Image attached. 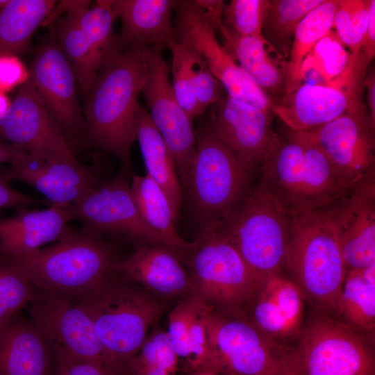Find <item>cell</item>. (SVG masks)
<instances>
[{
  "label": "cell",
  "instance_id": "cell-1",
  "mask_svg": "<svg viewBox=\"0 0 375 375\" xmlns=\"http://www.w3.org/2000/svg\"><path fill=\"white\" fill-rule=\"evenodd\" d=\"M286 128L275 131L255 179L290 212L330 208L350 190L307 131Z\"/></svg>",
  "mask_w": 375,
  "mask_h": 375
},
{
  "label": "cell",
  "instance_id": "cell-2",
  "mask_svg": "<svg viewBox=\"0 0 375 375\" xmlns=\"http://www.w3.org/2000/svg\"><path fill=\"white\" fill-rule=\"evenodd\" d=\"M146 47L122 49L97 74L84 99L85 138L131 167Z\"/></svg>",
  "mask_w": 375,
  "mask_h": 375
},
{
  "label": "cell",
  "instance_id": "cell-3",
  "mask_svg": "<svg viewBox=\"0 0 375 375\" xmlns=\"http://www.w3.org/2000/svg\"><path fill=\"white\" fill-rule=\"evenodd\" d=\"M285 269L312 310L337 319L347 270L326 210L291 212Z\"/></svg>",
  "mask_w": 375,
  "mask_h": 375
},
{
  "label": "cell",
  "instance_id": "cell-4",
  "mask_svg": "<svg viewBox=\"0 0 375 375\" xmlns=\"http://www.w3.org/2000/svg\"><path fill=\"white\" fill-rule=\"evenodd\" d=\"M92 320L103 348L110 375H125L149 328L162 316V301L117 273L91 295L76 303Z\"/></svg>",
  "mask_w": 375,
  "mask_h": 375
},
{
  "label": "cell",
  "instance_id": "cell-5",
  "mask_svg": "<svg viewBox=\"0 0 375 375\" xmlns=\"http://www.w3.org/2000/svg\"><path fill=\"white\" fill-rule=\"evenodd\" d=\"M36 289L78 303L116 273L117 260L99 234L70 230L53 245L17 258Z\"/></svg>",
  "mask_w": 375,
  "mask_h": 375
},
{
  "label": "cell",
  "instance_id": "cell-6",
  "mask_svg": "<svg viewBox=\"0 0 375 375\" xmlns=\"http://www.w3.org/2000/svg\"><path fill=\"white\" fill-rule=\"evenodd\" d=\"M195 153L181 183L199 230L218 228L248 192L255 177L214 133L210 119L195 130Z\"/></svg>",
  "mask_w": 375,
  "mask_h": 375
},
{
  "label": "cell",
  "instance_id": "cell-7",
  "mask_svg": "<svg viewBox=\"0 0 375 375\" xmlns=\"http://www.w3.org/2000/svg\"><path fill=\"white\" fill-rule=\"evenodd\" d=\"M218 228L263 280L283 273L291 212L255 178L244 198Z\"/></svg>",
  "mask_w": 375,
  "mask_h": 375
},
{
  "label": "cell",
  "instance_id": "cell-8",
  "mask_svg": "<svg viewBox=\"0 0 375 375\" xmlns=\"http://www.w3.org/2000/svg\"><path fill=\"white\" fill-rule=\"evenodd\" d=\"M374 336L311 310L290 345L284 375H375Z\"/></svg>",
  "mask_w": 375,
  "mask_h": 375
},
{
  "label": "cell",
  "instance_id": "cell-9",
  "mask_svg": "<svg viewBox=\"0 0 375 375\" xmlns=\"http://www.w3.org/2000/svg\"><path fill=\"white\" fill-rule=\"evenodd\" d=\"M188 255L193 294L212 310L246 313L266 280L256 275L218 228L199 230Z\"/></svg>",
  "mask_w": 375,
  "mask_h": 375
},
{
  "label": "cell",
  "instance_id": "cell-10",
  "mask_svg": "<svg viewBox=\"0 0 375 375\" xmlns=\"http://www.w3.org/2000/svg\"><path fill=\"white\" fill-rule=\"evenodd\" d=\"M206 333L208 359L197 375H284L290 345L272 340L246 313L212 308Z\"/></svg>",
  "mask_w": 375,
  "mask_h": 375
},
{
  "label": "cell",
  "instance_id": "cell-11",
  "mask_svg": "<svg viewBox=\"0 0 375 375\" xmlns=\"http://www.w3.org/2000/svg\"><path fill=\"white\" fill-rule=\"evenodd\" d=\"M367 68L353 56L338 78L326 85L302 83L273 106V113L290 129L306 131L344 114L366 110L362 94Z\"/></svg>",
  "mask_w": 375,
  "mask_h": 375
},
{
  "label": "cell",
  "instance_id": "cell-12",
  "mask_svg": "<svg viewBox=\"0 0 375 375\" xmlns=\"http://www.w3.org/2000/svg\"><path fill=\"white\" fill-rule=\"evenodd\" d=\"M175 39L191 47L222 83L227 95L264 110L273 103L242 70L216 36L215 28L197 0L175 1Z\"/></svg>",
  "mask_w": 375,
  "mask_h": 375
},
{
  "label": "cell",
  "instance_id": "cell-13",
  "mask_svg": "<svg viewBox=\"0 0 375 375\" xmlns=\"http://www.w3.org/2000/svg\"><path fill=\"white\" fill-rule=\"evenodd\" d=\"M29 304L31 322L50 347L55 360L85 361L104 366L103 348L94 324L79 306L64 297L36 288Z\"/></svg>",
  "mask_w": 375,
  "mask_h": 375
},
{
  "label": "cell",
  "instance_id": "cell-14",
  "mask_svg": "<svg viewBox=\"0 0 375 375\" xmlns=\"http://www.w3.org/2000/svg\"><path fill=\"white\" fill-rule=\"evenodd\" d=\"M162 52L156 47H146V71L141 94L151 121L173 158L181 184L195 153L196 134L193 121L176 98Z\"/></svg>",
  "mask_w": 375,
  "mask_h": 375
},
{
  "label": "cell",
  "instance_id": "cell-15",
  "mask_svg": "<svg viewBox=\"0 0 375 375\" xmlns=\"http://www.w3.org/2000/svg\"><path fill=\"white\" fill-rule=\"evenodd\" d=\"M375 126L367 110L344 114L306 131L349 190L375 177Z\"/></svg>",
  "mask_w": 375,
  "mask_h": 375
},
{
  "label": "cell",
  "instance_id": "cell-16",
  "mask_svg": "<svg viewBox=\"0 0 375 375\" xmlns=\"http://www.w3.org/2000/svg\"><path fill=\"white\" fill-rule=\"evenodd\" d=\"M67 208L72 219L99 235L124 236L143 245L163 244L142 218L125 174L99 185Z\"/></svg>",
  "mask_w": 375,
  "mask_h": 375
},
{
  "label": "cell",
  "instance_id": "cell-17",
  "mask_svg": "<svg viewBox=\"0 0 375 375\" xmlns=\"http://www.w3.org/2000/svg\"><path fill=\"white\" fill-rule=\"evenodd\" d=\"M49 36L36 53L28 78L73 150L72 145L85 138L84 115L76 92L77 82L51 28Z\"/></svg>",
  "mask_w": 375,
  "mask_h": 375
},
{
  "label": "cell",
  "instance_id": "cell-18",
  "mask_svg": "<svg viewBox=\"0 0 375 375\" xmlns=\"http://www.w3.org/2000/svg\"><path fill=\"white\" fill-rule=\"evenodd\" d=\"M212 106L209 119L214 133L255 177L275 133L273 112L228 95Z\"/></svg>",
  "mask_w": 375,
  "mask_h": 375
},
{
  "label": "cell",
  "instance_id": "cell-19",
  "mask_svg": "<svg viewBox=\"0 0 375 375\" xmlns=\"http://www.w3.org/2000/svg\"><path fill=\"white\" fill-rule=\"evenodd\" d=\"M0 141L28 151L75 157L62 128L43 104L29 78L19 85L8 110L0 117Z\"/></svg>",
  "mask_w": 375,
  "mask_h": 375
},
{
  "label": "cell",
  "instance_id": "cell-20",
  "mask_svg": "<svg viewBox=\"0 0 375 375\" xmlns=\"http://www.w3.org/2000/svg\"><path fill=\"white\" fill-rule=\"evenodd\" d=\"M1 174L36 189L50 203L72 204L99 185L90 170L75 157L24 151Z\"/></svg>",
  "mask_w": 375,
  "mask_h": 375
},
{
  "label": "cell",
  "instance_id": "cell-21",
  "mask_svg": "<svg viewBox=\"0 0 375 375\" xmlns=\"http://www.w3.org/2000/svg\"><path fill=\"white\" fill-rule=\"evenodd\" d=\"M326 210L347 270L375 264V177L353 188Z\"/></svg>",
  "mask_w": 375,
  "mask_h": 375
},
{
  "label": "cell",
  "instance_id": "cell-22",
  "mask_svg": "<svg viewBox=\"0 0 375 375\" xmlns=\"http://www.w3.org/2000/svg\"><path fill=\"white\" fill-rule=\"evenodd\" d=\"M306 301L294 282L283 273L267 278L249 306L246 315L276 342L291 345L306 322Z\"/></svg>",
  "mask_w": 375,
  "mask_h": 375
},
{
  "label": "cell",
  "instance_id": "cell-23",
  "mask_svg": "<svg viewBox=\"0 0 375 375\" xmlns=\"http://www.w3.org/2000/svg\"><path fill=\"white\" fill-rule=\"evenodd\" d=\"M181 251L164 244H144L116 265V273L156 298L181 299L193 294Z\"/></svg>",
  "mask_w": 375,
  "mask_h": 375
},
{
  "label": "cell",
  "instance_id": "cell-24",
  "mask_svg": "<svg viewBox=\"0 0 375 375\" xmlns=\"http://www.w3.org/2000/svg\"><path fill=\"white\" fill-rule=\"evenodd\" d=\"M222 36V46L246 75L271 99L280 101L285 93L287 60L263 38L241 36L222 22V15L210 18Z\"/></svg>",
  "mask_w": 375,
  "mask_h": 375
},
{
  "label": "cell",
  "instance_id": "cell-25",
  "mask_svg": "<svg viewBox=\"0 0 375 375\" xmlns=\"http://www.w3.org/2000/svg\"><path fill=\"white\" fill-rule=\"evenodd\" d=\"M67 206L52 204L41 210L20 208L12 217H0V256H26L65 235L72 220Z\"/></svg>",
  "mask_w": 375,
  "mask_h": 375
},
{
  "label": "cell",
  "instance_id": "cell-26",
  "mask_svg": "<svg viewBox=\"0 0 375 375\" xmlns=\"http://www.w3.org/2000/svg\"><path fill=\"white\" fill-rule=\"evenodd\" d=\"M174 0H106L122 21V49L153 47L163 51L176 40L172 12Z\"/></svg>",
  "mask_w": 375,
  "mask_h": 375
},
{
  "label": "cell",
  "instance_id": "cell-27",
  "mask_svg": "<svg viewBox=\"0 0 375 375\" xmlns=\"http://www.w3.org/2000/svg\"><path fill=\"white\" fill-rule=\"evenodd\" d=\"M52 357L33 322L18 314L0 330V375H50Z\"/></svg>",
  "mask_w": 375,
  "mask_h": 375
},
{
  "label": "cell",
  "instance_id": "cell-28",
  "mask_svg": "<svg viewBox=\"0 0 375 375\" xmlns=\"http://www.w3.org/2000/svg\"><path fill=\"white\" fill-rule=\"evenodd\" d=\"M135 135L147 169V174L162 189L176 220L182 203L183 192L173 158L149 116L140 106L135 120Z\"/></svg>",
  "mask_w": 375,
  "mask_h": 375
},
{
  "label": "cell",
  "instance_id": "cell-29",
  "mask_svg": "<svg viewBox=\"0 0 375 375\" xmlns=\"http://www.w3.org/2000/svg\"><path fill=\"white\" fill-rule=\"evenodd\" d=\"M64 17H56L51 29L65 57L69 63L83 99L94 81L106 65L78 26L74 15L60 3Z\"/></svg>",
  "mask_w": 375,
  "mask_h": 375
},
{
  "label": "cell",
  "instance_id": "cell-30",
  "mask_svg": "<svg viewBox=\"0 0 375 375\" xmlns=\"http://www.w3.org/2000/svg\"><path fill=\"white\" fill-rule=\"evenodd\" d=\"M52 0H10L0 9V56L26 51L35 30L56 5Z\"/></svg>",
  "mask_w": 375,
  "mask_h": 375
},
{
  "label": "cell",
  "instance_id": "cell-31",
  "mask_svg": "<svg viewBox=\"0 0 375 375\" xmlns=\"http://www.w3.org/2000/svg\"><path fill=\"white\" fill-rule=\"evenodd\" d=\"M131 190L139 212L162 243L182 253L190 250L188 242L178 234L169 199L159 185L148 174L133 176Z\"/></svg>",
  "mask_w": 375,
  "mask_h": 375
},
{
  "label": "cell",
  "instance_id": "cell-32",
  "mask_svg": "<svg viewBox=\"0 0 375 375\" xmlns=\"http://www.w3.org/2000/svg\"><path fill=\"white\" fill-rule=\"evenodd\" d=\"M337 319L360 333L374 336L375 264L347 272Z\"/></svg>",
  "mask_w": 375,
  "mask_h": 375
},
{
  "label": "cell",
  "instance_id": "cell-33",
  "mask_svg": "<svg viewBox=\"0 0 375 375\" xmlns=\"http://www.w3.org/2000/svg\"><path fill=\"white\" fill-rule=\"evenodd\" d=\"M337 3L338 0H324L299 24L287 60L285 94L302 84L301 69L303 61L315 44L333 30Z\"/></svg>",
  "mask_w": 375,
  "mask_h": 375
},
{
  "label": "cell",
  "instance_id": "cell-34",
  "mask_svg": "<svg viewBox=\"0 0 375 375\" xmlns=\"http://www.w3.org/2000/svg\"><path fill=\"white\" fill-rule=\"evenodd\" d=\"M63 3L105 64L122 50L114 31L117 17L106 0L97 1L91 8L90 1H65Z\"/></svg>",
  "mask_w": 375,
  "mask_h": 375
},
{
  "label": "cell",
  "instance_id": "cell-35",
  "mask_svg": "<svg viewBox=\"0 0 375 375\" xmlns=\"http://www.w3.org/2000/svg\"><path fill=\"white\" fill-rule=\"evenodd\" d=\"M324 0H269L262 35L288 60L294 33L303 19Z\"/></svg>",
  "mask_w": 375,
  "mask_h": 375
},
{
  "label": "cell",
  "instance_id": "cell-36",
  "mask_svg": "<svg viewBox=\"0 0 375 375\" xmlns=\"http://www.w3.org/2000/svg\"><path fill=\"white\" fill-rule=\"evenodd\" d=\"M352 55L331 30L320 39L304 58L302 83L326 85L347 69Z\"/></svg>",
  "mask_w": 375,
  "mask_h": 375
},
{
  "label": "cell",
  "instance_id": "cell-37",
  "mask_svg": "<svg viewBox=\"0 0 375 375\" xmlns=\"http://www.w3.org/2000/svg\"><path fill=\"white\" fill-rule=\"evenodd\" d=\"M35 288L17 264L0 256V330L32 301Z\"/></svg>",
  "mask_w": 375,
  "mask_h": 375
},
{
  "label": "cell",
  "instance_id": "cell-38",
  "mask_svg": "<svg viewBox=\"0 0 375 375\" xmlns=\"http://www.w3.org/2000/svg\"><path fill=\"white\" fill-rule=\"evenodd\" d=\"M169 48L172 52V85L174 94L182 108L194 122L203 115L195 94L194 64L197 54L188 44L176 40Z\"/></svg>",
  "mask_w": 375,
  "mask_h": 375
},
{
  "label": "cell",
  "instance_id": "cell-39",
  "mask_svg": "<svg viewBox=\"0 0 375 375\" xmlns=\"http://www.w3.org/2000/svg\"><path fill=\"white\" fill-rule=\"evenodd\" d=\"M372 0H338L333 17L335 33L352 56L359 57Z\"/></svg>",
  "mask_w": 375,
  "mask_h": 375
},
{
  "label": "cell",
  "instance_id": "cell-40",
  "mask_svg": "<svg viewBox=\"0 0 375 375\" xmlns=\"http://www.w3.org/2000/svg\"><path fill=\"white\" fill-rule=\"evenodd\" d=\"M269 0H231L224 3L223 23L241 36L263 38L262 24Z\"/></svg>",
  "mask_w": 375,
  "mask_h": 375
},
{
  "label": "cell",
  "instance_id": "cell-41",
  "mask_svg": "<svg viewBox=\"0 0 375 375\" xmlns=\"http://www.w3.org/2000/svg\"><path fill=\"white\" fill-rule=\"evenodd\" d=\"M201 299L192 294L180 300L168 315L167 335L178 358L190 359L188 332Z\"/></svg>",
  "mask_w": 375,
  "mask_h": 375
},
{
  "label": "cell",
  "instance_id": "cell-42",
  "mask_svg": "<svg viewBox=\"0 0 375 375\" xmlns=\"http://www.w3.org/2000/svg\"><path fill=\"white\" fill-rule=\"evenodd\" d=\"M211 309L212 307L201 300L189 328L190 359L187 362V368L190 375H197L202 370L208 359L206 323L208 312Z\"/></svg>",
  "mask_w": 375,
  "mask_h": 375
},
{
  "label": "cell",
  "instance_id": "cell-43",
  "mask_svg": "<svg viewBox=\"0 0 375 375\" xmlns=\"http://www.w3.org/2000/svg\"><path fill=\"white\" fill-rule=\"evenodd\" d=\"M194 84L197 103L204 114L209 106L223 97L224 87L198 54L194 64Z\"/></svg>",
  "mask_w": 375,
  "mask_h": 375
},
{
  "label": "cell",
  "instance_id": "cell-44",
  "mask_svg": "<svg viewBox=\"0 0 375 375\" xmlns=\"http://www.w3.org/2000/svg\"><path fill=\"white\" fill-rule=\"evenodd\" d=\"M151 340L156 362L170 375L176 370L178 356L167 335L160 327L153 328L147 336Z\"/></svg>",
  "mask_w": 375,
  "mask_h": 375
},
{
  "label": "cell",
  "instance_id": "cell-45",
  "mask_svg": "<svg viewBox=\"0 0 375 375\" xmlns=\"http://www.w3.org/2000/svg\"><path fill=\"white\" fill-rule=\"evenodd\" d=\"M29 72L14 55L0 56V90L5 92L20 85L28 79Z\"/></svg>",
  "mask_w": 375,
  "mask_h": 375
},
{
  "label": "cell",
  "instance_id": "cell-46",
  "mask_svg": "<svg viewBox=\"0 0 375 375\" xmlns=\"http://www.w3.org/2000/svg\"><path fill=\"white\" fill-rule=\"evenodd\" d=\"M10 182L6 176L0 174V209L9 208L18 210L30 205L47 203L45 201L35 199L12 189Z\"/></svg>",
  "mask_w": 375,
  "mask_h": 375
},
{
  "label": "cell",
  "instance_id": "cell-47",
  "mask_svg": "<svg viewBox=\"0 0 375 375\" xmlns=\"http://www.w3.org/2000/svg\"><path fill=\"white\" fill-rule=\"evenodd\" d=\"M53 375H110L101 364L79 360H56Z\"/></svg>",
  "mask_w": 375,
  "mask_h": 375
},
{
  "label": "cell",
  "instance_id": "cell-48",
  "mask_svg": "<svg viewBox=\"0 0 375 375\" xmlns=\"http://www.w3.org/2000/svg\"><path fill=\"white\" fill-rule=\"evenodd\" d=\"M375 55V1L372 0L367 30L364 36L360 57L369 65Z\"/></svg>",
  "mask_w": 375,
  "mask_h": 375
},
{
  "label": "cell",
  "instance_id": "cell-49",
  "mask_svg": "<svg viewBox=\"0 0 375 375\" xmlns=\"http://www.w3.org/2000/svg\"><path fill=\"white\" fill-rule=\"evenodd\" d=\"M363 85L366 88L369 117L372 124L375 126V73L374 69L371 70L367 76L366 75Z\"/></svg>",
  "mask_w": 375,
  "mask_h": 375
},
{
  "label": "cell",
  "instance_id": "cell-50",
  "mask_svg": "<svg viewBox=\"0 0 375 375\" xmlns=\"http://www.w3.org/2000/svg\"><path fill=\"white\" fill-rule=\"evenodd\" d=\"M26 150L22 147L0 141V164L11 165Z\"/></svg>",
  "mask_w": 375,
  "mask_h": 375
},
{
  "label": "cell",
  "instance_id": "cell-51",
  "mask_svg": "<svg viewBox=\"0 0 375 375\" xmlns=\"http://www.w3.org/2000/svg\"><path fill=\"white\" fill-rule=\"evenodd\" d=\"M11 102L5 94L4 92L0 90V117L3 115L8 110Z\"/></svg>",
  "mask_w": 375,
  "mask_h": 375
},
{
  "label": "cell",
  "instance_id": "cell-52",
  "mask_svg": "<svg viewBox=\"0 0 375 375\" xmlns=\"http://www.w3.org/2000/svg\"><path fill=\"white\" fill-rule=\"evenodd\" d=\"M10 0H0V9L5 7Z\"/></svg>",
  "mask_w": 375,
  "mask_h": 375
}]
</instances>
